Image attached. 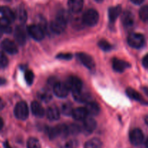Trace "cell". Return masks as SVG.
Masks as SVG:
<instances>
[{
  "label": "cell",
  "instance_id": "obj_1",
  "mask_svg": "<svg viewBox=\"0 0 148 148\" xmlns=\"http://www.w3.org/2000/svg\"><path fill=\"white\" fill-rule=\"evenodd\" d=\"M99 20V15L96 10L90 9L84 13L82 16V22L88 26H94L98 23Z\"/></svg>",
  "mask_w": 148,
  "mask_h": 148
},
{
  "label": "cell",
  "instance_id": "obj_2",
  "mask_svg": "<svg viewBox=\"0 0 148 148\" xmlns=\"http://www.w3.org/2000/svg\"><path fill=\"white\" fill-rule=\"evenodd\" d=\"M14 115L20 120H25L29 115V110L27 104L25 102H20L16 104L14 110Z\"/></svg>",
  "mask_w": 148,
  "mask_h": 148
},
{
  "label": "cell",
  "instance_id": "obj_3",
  "mask_svg": "<svg viewBox=\"0 0 148 148\" xmlns=\"http://www.w3.org/2000/svg\"><path fill=\"white\" fill-rule=\"evenodd\" d=\"M127 41L131 47L138 49L144 45L145 38L141 33H132L129 35Z\"/></svg>",
  "mask_w": 148,
  "mask_h": 148
},
{
  "label": "cell",
  "instance_id": "obj_4",
  "mask_svg": "<svg viewBox=\"0 0 148 148\" xmlns=\"http://www.w3.org/2000/svg\"><path fill=\"white\" fill-rule=\"evenodd\" d=\"M27 32L33 39L36 41H41L44 38L43 29L38 25H30L27 27Z\"/></svg>",
  "mask_w": 148,
  "mask_h": 148
},
{
  "label": "cell",
  "instance_id": "obj_5",
  "mask_svg": "<svg viewBox=\"0 0 148 148\" xmlns=\"http://www.w3.org/2000/svg\"><path fill=\"white\" fill-rule=\"evenodd\" d=\"M66 24L67 22L56 17V19L51 23L50 28L53 33L56 34H61L66 29Z\"/></svg>",
  "mask_w": 148,
  "mask_h": 148
},
{
  "label": "cell",
  "instance_id": "obj_6",
  "mask_svg": "<svg viewBox=\"0 0 148 148\" xmlns=\"http://www.w3.org/2000/svg\"><path fill=\"white\" fill-rule=\"evenodd\" d=\"M65 84H66L69 89L71 90L72 92L79 91V90L82 89V81H81L80 78H79L77 76H75V75H71V76H69L67 78Z\"/></svg>",
  "mask_w": 148,
  "mask_h": 148
},
{
  "label": "cell",
  "instance_id": "obj_7",
  "mask_svg": "<svg viewBox=\"0 0 148 148\" xmlns=\"http://www.w3.org/2000/svg\"><path fill=\"white\" fill-rule=\"evenodd\" d=\"M53 92L59 98H64L69 94V88L66 84L62 82H56L53 86Z\"/></svg>",
  "mask_w": 148,
  "mask_h": 148
},
{
  "label": "cell",
  "instance_id": "obj_8",
  "mask_svg": "<svg viewBox=\"0 0 148 148\" xmlns=\"http://www.w3.org/2000/svg\"><path fill=\"white\" fill-rule=\"evenodd\" d=\"M77 57L78 59L81 62V63L83 64L87 68L92 70L95 68V61L90 55L86 53H83V52H80V53L77 54Z\"/></svg>",
  "mask_w": 148,
  "mask_h": 148
},
{
  "label": "cell",
  "instance_id": "obj_9",
  "mask_svg": "<svg viewBox=\"0 0 148 148\" xmlns=\"http://www.w3.org/2000/svg\"><path fill=\"white\" fill-rule=\"evenodd\" d=\"M130 139L131 143L135 146L141 145L144 139V135H143V131L139 129H133L130 132Z\"/></svg>",
  "mask_w": 148,
  "mask_h": 148
},
{
  "label": "cell",
  "instance_id": "obj_10",
  "mask_svg": "<svg viewBox=\"0 0 148 148\" xmlns=\"http://www.w3.org/2000/svg\"><path fill=\"white\" fill-rule=\"evenodd\" d=\"M1 47L2 48L3 50L7 53L10 54V55H14L17 53V46L14 41L8 39H6L1 42Z\"/></svg>",
  "mask_w": 148,
  "mask_h": 148
},
{
  "label": "cell",
  "instance_id": "obj_11",
  "mask_svg": "<svg viewBox=\"0 0 148 148\" xmlns=\"http://www.w3.org/2000/svg\"><path fill=\"white\" fill-rule=\"evenodd\" d=\"M73 97L77 102H90L91 98V94L89 92H87V91H82V89L79 90V91H75L73 92Z\"/></svg>",
  "mask_w": 148,
  "mask_h": 148
},
{
  "label": "cell",
  "instance_id": "obj_12",
  "mask_svg": "<svg viewBox=\"0 0 148 148\" xmlns=\"http://www.w3.org/2000/svg\"><path fill=\"white\" fill-rule=\"evenodd\" d=\"M83 0H68V7L72 12H79L83 7Z\"/></svg>",
  "mask_w": 148,
  "mask_h": 148
},
{
  "label": "cell",
  "instance_id": "obj_13",
  "mask_svg": "<svg viewBox=\"0 0 148 148\" xmlns=\"http://www.w3.org/2000/svg\"><path fill=\"white\" fill-rule=\"evenodd\" d=\"M112 65L114 71L118 73H122L123 71H125L126 68L130 66V64L127 62L122 60V59L115 58V59H113Z\"/></svg>",
  "mask_w": 148,
  "mask_h": 148
},
{
  "label": "cell",
  "instance_id": "obj_14",
  "mask_svg": "<svg viewBox=\"0 0 148 148\" xmlns=\"http://www.w3.org/2000/svg\"><path fill=\"white\" fill-rule=\"evenodd\" d=\"M74 119L77 120H84L88 115V113L85 107H77L74 109L72 114Z\"/></svg>",
  "mask_w": 148,
  "mask_h": 148
},
{
  "label": "cell",
  "instance_id": "obj_15",
  "mask_svg": "<svg viewBox=\"0 0 148 148\" xmlns=\"http://www.w3.org/2000/svg\"><path fill=\"white\" fill-rule=\"evenodd\" d=\"M97 126V123L95 119L92 117H87L83 120V129L88 133H91L95 129Z\"/></svg>",
  "mask_w": 148,
  "mask_h": 148
},
{
  "label": "cell",
  "instance_id": "obj_16",
  "mask_svg": "<svg viewBox=\"0 0 148 148\" xmlns=\"http://www.w3.org/2000/svg\"><path fill=\"white\" fill-rule=\"evenodd\" d=\"M14 39L20 45H24L26 41V35L24 30L21 27H17L14 30Z\"/></svg>",
  "mask_w": 148,
  "mask_h": 148
},
{
  "label": "cell",
  "instance_id": "obj_17",
  "mask_svg": "<svg viewBox=\"0 0 148 148\" xmlns=\"http://www.w3.org/2000/svg\"><path fill=\"white\" fill-rule=\"evenodd\" d=\"M31 110L35 116L38 118L43 117L45 115V110L41 104L34 101L31 103Z\"/></svg>",
  "mask_w": 148,
  "mask_h": 148
},
{
  "label": "cell",
  "instance_id": "obj_18",
  "mask_svg": "<svg viewBox=\"0 0 148 148\" xmlns=\"http://www.w3.org/2000/svg\"><path fill=\"white\" fill-rule=\"evenodd\" d=\"M85 108L88 111V115H97L99 114L100 111H101L100 105L95 102L90 101L88 102Z\"/></svg>",
  "mask_w": 148,
  "mask_h": 148
},
{
  "label": "cell",
  "instance_id": "obj_19",
  "mask_svg": "<svg viewBox=\"0 0 148 148\" xmlns=\"http://www.w3.org/2000/svg\"><path fill=\"white\" fill-rule=\"evenodd\" d=\"M46 116L49 120H58L60 117V112L56 106H51L46 110Z\"/></svg>",
  "mask_w": 148,
  "mask_h": 148
},
{
  "label": "cell",
  "instance_id": "obj_20",
  "mask_svg": "<svg viewBox=\"0 0 148 148\" xmlns=\"http://www.w3.org/2000/svg\"><path fill=\"white\" fill-rule=\"evenodd\" d=\"M121 12V6L118 5L116 7H112L108 10V17L111 23H114L120 15Z\"/></svg>",
  "mask_w": 148,
  "mask_h": 148
},
{
  "label": "cell",
  "instance_id": "obj_21",
  "mask_svg": "<svg viewBox=\"0 0 148 148\" xmlns=\"http://www.w3.org/2000/svg\"><path fill=\"white\" fill-rule=\"evenodd\" d=\"M122 23L126 28H130L134 24V16L131 12L125 11L122 15Z\"/></svg>",
  "mask_w": 148,
  "mask_h": 148
},
{
  "label": "cell",
  "instance_id": "obj_22",
  "mask_svg": "<svg viewBox=\"0 0 148 148\" xmlns=\"http://www.w3.org/2000/svg\"><path fill=\"white\" fill-rule=\"evenodd\" d=\"M0 12H1V15H3V17L7 18V20H10V22H13L15 20L16 15L14 12H12V10L10 8H9L8 7H2L0 8Z\"/></svg>",
  "mask_w": 148,
  "mask_h": 148
},
{
  "label": "cell",
  "instance_id": "obj_23",
  "mask_svg": "<svg viewBox=\"0 0 148 148\" xmlns=\"http://www.w3.org/2000/svg\"><path fill=\"white\" fill-rule=\"evenodd\" d=\"M11 22L5 17H0V30L3 33H10L12 32V27L10 26Z\"/></svg>",
  "mask_w": 148,
  "mask_h": 148
},
{
  "label": "cell",
  "instance_id": "obj_24",
  "mask_svg": "<svg viewBox=\"0 0 148 148\" xmlns=\"http://www.w3.org/2000/svg\"><path fill=\"white\" fill-rule=\"evenodd\" d=\"M126 92H127V94L132 100H136V101L141 102H145L144 100H143V97L141 96V94L139 92H137L136 90H134V89L132 88H128L126 90Z\"/></svg>",
  "mask_w": 148,
  "mask_h": 148
},
{
  "label": "cell",
  "instance_id": "obj_25",
  "mask_svg": "<svg viewBox=\"0 0 148 148\" xmlns=\"http://www.w3.org/2000/svg\"><path fill=\"white\" fill-rule=\"evenodd\" d=\"M102 142L98 138L90 139L85 144V148H102Z\"/></svg>",
  "mask_w": 148,
  "mask_h": 148
},
{
  "label": "cell",
  "instance_id": "obj_26",
  "mask_svg": "<svg viewBox=\"0 0 148 148\" xmlns=\"http://www.w3.org/2000/svg\"><path fill=\"white\" fill-rule=\"evenodd\" d=\"M38 97L41 101L48 102H49L51 100L52 96L49 90L45 89H44L40 90V91L38 92Z\"/></svg>",
  "mask_w": 148,
  "mask_h": 148
},
{
  "label": "cell",
  "instance_id": "obj_27",
  "mask_svg": "<svg viewBox=\"0 0 148 148\" xmlns=\"http://www.w3.org/2000/svg\"><path fill=\"white\" fill-rule=\"evenodd\" d=\"M74 109L70 102H65L62 105V112L64 115H71Z\"/></svg>",
  "mask_w": 148,
  "mask_h": 148
},
{
  "label": "cell",
  "instance_id": "obj_28",
  "mask_svg": "<svg viewBox=\"0 0 148 148\" xmlns=\"http://www.w3.org/2000/svg\"><path fill=\"white\" fill-rule=\"evenodd\" d=\"M98 45L103 51H104V52H109V51H111V49H113L112 45H111L109 42L107 41L104 40V39L99 41Z\"/></svg>",
  "mask_w": 148,
  "mask_h": 148
},
{
  "label": "cell",
  "instance_id": "obj_29",
  "mask_svg": "<svg viewBox=\"0 0 148 148\" xmlns=\"http://www.w3.org/2000/svg\"><path fill=\"white\" fill-rule=\"evenodd\" d=\"M17 17L21 23H24L27 20V12L23 7H20L17 10Z\"/></svg>",
  "mask_w": 148,
  "mask_h": 148
},
{
  "label": "cell",
  "instance_id": "obj_30",
  "mask_svg": "<svg viewBox=\"0 0 148 148\" xmlns=\"http://www.w3.org/2000/svg\"><path fill=\"white\" fill-rule=\"evenodd\" d=\"M77 141L75 139H69L64 142L61 145V148H77Z\"/></svg>",
  "mask_w": 148,
  "mask_h": 148
},
{
  "label": "cell",
  "instance_id": "obj_31",
  "mask_svg": "<svg viewBox=\"0 0 148 148\" xmlns=\"http://www.w3.org/2000/svg\"><path fill=\"white\" fill-rule=\"evenodd\" d=\"M27 148H40V144L36 138L31 137L27 140Z\"/></svg>",
  "mask_w": 148,
  "mask_h": 148
},
{
  "label": "cell",
  "instance_id": "obj_32",
  "mask_svg": "<svg viewBox=\"0 0 148 148\" xmlns=\"http://www.w3.org/2000/svg\"><path fill=\"white\" fill-rule=\"evenodd\" d=\"M140 17L143 21L148 22V6H144L140 10Z\"/></svg>",
  "mask_w": 148,
  "mask_h": 148
},
{
  "label": "cell",
  "instance_id": "obj_33",
  "mask_svg": "<svg viewBox=\"0 0 148 148\" xmlns=\"http://www.w3.org/2000/svg\"><path fill=\"white\" fill-rule=\"evenodd\" d=\"M68 131L69 134H77L80 131V128L77 124H70L68 126Z\"/></svg>",
  "mask_w": 148,
  "mask_h": 148
},
{
  "label": "cell",
  "instance_id": "obj_34",
  "mask_svg": "<svg viewBox=\"0 0 148 148\" xmlns=\"http://www.w3.org/2000/svg\"><path fill=\"white\" fill-rule=\"evenodd\" d=\"M25 78L28 85H31L34 80V74L31 71H27L25 73Z\"/></svg>",
  "mask_w": 148,
  "mask_h": 148
},
{
  "label": "cell",
  "instance_id": "obj_35",
  "mask_svg": "<svg viewBox=\"0 0 148 148\" xmlns=\"http://www.w3.org/2000/svg\"><path fill=\"white\" fill-rule=\"evenodd\" d=\"M56 17H59V18L60 19H62V20H65V21L68 22L69 21V18H70V14H69L67 11H66V10H62L59 12V13H58Z\"/></svg>",
  "mask_w": 148,
  "mask_h": 148
},
{
  "label": "cell",
  "instance_id": "obj_36",
  "mask_svg": "<svg viewBox=\"0 0 148 148\" xmlns=\"http://www.w3.org/2000/svg\"><path fill=\"white\" fill-rule=\"evenodd\" d=\"M8 65V59L4 53L0 52V69L6 68Z\"/></svg>",
  "mask_w": 148,
  "mask_h": 148
},
{
  "label": "cell",
  "instance_id": "obj_37",
  "mask_svg": "<svg viewBox=\"0 0 148 148\" xmlns=\"http://www.w3.org/2000/svg\"><path fill=\"white\" fill-rule=\"evenodd\" d=\"M56 58L60 59H65V60H68L72 58V55L70 53H60L59 55H56Z\"/></svg>",
  "mask_w": 148,
  "mask_h": 148
},
{
  "label": "cell",
  "instance_id": "obj_38",
  "mask_svg": "<svg viewBox=\"0 0 148 148\" xmlns=\"http://www.w3.org/2000/svg\"><path fill=\"white\" fill-rule=\"evenodd\" d=\"M143 64L146 68H148V54L144 57L143 59Z\"/></svg>",
  "mask_w": 148,
  "mask_h": 148
},
{
  "label": "cell",
  "instance_id": "obj_39",
  "mask_svg": "<svg viewBox=\"0 0 148 148\" xmlns=\"http://www.w3.org/2000/svg\"><path fill=\"white\" fill-rule=\"evenodd\" d=\"M4 106H5V102H4V100H3L0 97V110H3L4 107Z\"/></svg>",
  "mask_w": 148,
  "mask_h": 148
},
{
  "label": "cell",
  "instance_id": "obj_40",
  "mask_svg": "<svg viewBox=\"0 0 148 148\" xmlns=\"http://www.w3.org/2000/svg\"><path fill=\"white\" fill-rule=\"evenodd\" d=\"M132 2L134 3L135 4H141L145 0H131Z\"/></svg>",
  "mask_w": 148,
  "mask_h": 148
},
{
  "label": "cell",
  "instance_id": "obj_41",
  "mask_svg": "<svg viewBox=\"0 0 148 148\" xmlns=\"http://www.w3.org/2000/svg\"><path fill=\"white\" fill-rule=\"evenodd\" d=\"M3 126H4V121H3L2 118L0 117V130H1V129H2Z\"/></svg>",
  "mask_w": 148,
  "mask_h": 148
},
{
  "label": "cell",
  "instance_id": "obj_42",
  "mask_svg": "<svg viewBox=\"0 0 148 148\" xmlns=\"http://www.w3.org/2000/svg\"><path fill=\"white\" fill-rule=\"evenodd\" d=\"M143 91H144V92L148 96V87H147V86L143 87Z\"/></svg>",
  "mask_w": 148,
  "mask_h": 148
},
{
  "label": "cell",
  "instance_id": "obj_43",
  "mask_svg": "<svg viewBox=\"0 0 148 148\" xmlns=\"http://www.w3.org/2000/svg\"><path fill=\"white\" fill-rule=\"evenodd\" d=\"M4 148H12L10 146V145H9V143L7 142H6L5 143H4Z\"/></svg>",
  "mask_w": 148,
  "mask_h": 148
},
{
  "label": "cell",
  "instance_id": "obj_44",
  "mask_svg": "<svg viewBox=\"0 0 148 148\" xmlns=\"http://www.w3.org/2000/svg\"><path fill=\"white\" fill-rule=\"evenodd\" d=\"M4 83H5V80L3 79V78H0V85H1V84H4Z\"/></svg>",
  "mask_w": 148,
  "mask_h": 148
},
{
  "label": "cell",
  "instance_id": "obj_45",
  "mask_svg": "<svg viewBox=\"0 0 148 148\" xmlns=\"http://www.w3.org/2000/svg\"><path fill=\"white\" fill-rule=\"evenodd\" d=\"M145 123L148 126V116H146V117L145 118Z\"/></svg>",
  "mask_w": 148,
  "mask_h": 148
},
{
  "label": "cell",
  "instance_id": "obj_46",
  "mask_svg": "<svg viewBox=\"0 0 148 148\" xmlns=\"http://www.w3.org/2000/svg\"><path fill=\"white\" fill-rule=\"evenodd\" d=\"M2 34H3V32L0 30V39H1V36H2Z\"/></svg>",
  "mask_w": 148,
  "mask_h": 148
},
{
  "label": "cell",
  "instance_id": "obj_47",
  "mask_svg": "<svg viewBox=\"0 0 148 148\" xmlns=\"http://www.w3.org/2000/svg\"><path fill=\"white\" fill-rule=\"evenodd\" d=\"M95 1H96L97 2H102V1H103V0H95Z\"/></svg>",
  "mask_w": 148,
  "mask_h": 148
},
{
  "label": "cell",
  "instance_id": "obj_48",
  "mask_svg": "<svg viewBox=\"0 0 148 148\" xmlns=\"http://www.w3.org/2000/svg\"><path fill=\"white\" fill-rule=\"evenodd\" d=\"M146 147L148 148V138H147V141H146Z\"/></svg>",
  "mask_w": 148,
  "mask_h": 148
}]
</instances>
